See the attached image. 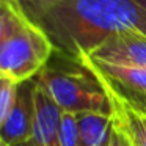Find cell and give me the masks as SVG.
<instances>
[{"label": "cell", "instance_id": "cell-1", "mask_svg": "<svg viewBox=\"0 0 146 146\" xmlns=\"http://www.w3.org/2000/svg\"><path fill=\"white\" fill-rule=\"evenodd\" d=\"M36 24L55 54L76 63L115 36H146V11L135 0H64Z\"/></svg>", "mask_w": 146, "mask_h": 146}, {"label": "cell", "instance_id": "cell-2", "mask_svg": "<svg viewBox=\"0 0 146 146\" xmlns=\"http://www.w3.org/2000/svg\"><path fill=\"white\" fill-rule=\"evenodd\" d=\"M54 54L50 39L38 24L19 8L0 2V76L16 83L32 80Z\"/></svg>", "mask_w": 146, "mask_h": 146}, {"label": "cell", "instance_id": "cell-3", "mask_svg": "<svg viewBox=\"0 0 146 146\" xmlns=\"http://www.w3.org/2000/svg\"><path fill=\"white\" fill-rule=\"evenodd\" d=\"M49 98L68 113L99 111L113 115L110 98L98 77L86 66L63 58L61 63L49 61L35 77Z\"/></svg>", "mask_w": 146, "mask_h": 146}, {"label": "cell", "instance_id": "cell-4", "mask_svg": "<svg viewBox=\"0 0 146 146\" xmlns=\"http://www.w3.org/2000/svg\"><path fill=\"white\" fill-rule=\"evenodd\" d=\"M80 64L98 77L111 101L146 116V68L91 58L82 60Z\"/></svg>", "mask_w": 146, "mask_h": 146}, {"label": "cell", "instance_id": "cell-5", "mask_svg": "<svg viewBox=\"0 0 146 146\" xmlns=\"http://www.w3.org/2000/svg\"><path fill=\"white\" fill-rule=\"evenodd\" d=\"M35 91V79L19 83L14 107L11 108L7 119L3 123H0V143L2 145L16 146L19 143L32 140L36 116Z\"/></svg>", "mask_w": 146, "mask_h": 146}, {"label": "cell", "instance_id": "cell-6", "mask_svg": "<svg viewBox=\"0 0 146 146\" xmlns=\"http://www.w3.org/2000/svg\"><path fill=\"white\" fill-rule=\"evenodd\" d=\"M86 58L146 68V36L135 33L115 36Z\"/></svg>", "mask_w": 146, "mask_h": 146}, {"label": "cell", "instance_id": "cell-7", "mask_svg": "<svg viewBox=\"0 0 146 146\" xmlns=\"http://www.w3.org/2000/svg\"><path fill=\"white\" fill-rule=\"evenodd\" d=\"M35 108L33 143L36 146H60V121L63 111L38 83L35 91Z\"/></svg>", "mask_w": 146, "mask_h": 146}, {"label": "cell", "instance_id": "cell-8", "mask_svg": "<svg viewBox=\"0 0 146 146\" xmlns=\"http://www.w3.org/2000/svg\"><path fill=\"white\" fill-rule=\"evenodd\" d=\"M80 141L82 146H108L113 130V115L99 111H82L77 113Z\"/></svg>", "mask_w": 146, "mask_h": 146}, {"label": "cell", "instance_id": "cell-9", "mask_svg": "<svg viewBox=\"0 0 146 146\" xmlns=\"http://www.w3.org/2000/svg\"><path fill=\"white\" fill-rule=\"evenodd\" d=\"M110 102H111V107H113V115L121 121L132 145L146 146V116L135 113L130 108L124 107V105L111 101V99Z\"/></svg>", "mask_w": 146, "mask_h": 146}, {"label": "cell", "instance_id": "cell-10", "mask_svg": "<svg viewBox=\"0 0 146 146\" xmlns=\"http://www.w3.org/2000/svg\"><path fill=\"white\" fill-rule=\"evenodd\" d=\"M60 146H82L76 113L63 111L60 121Z\"/></svg>", "mask_w": 146, "mask_h": 146}, {"label": "cell", "instance_id": "cell-11", "mask_svg": "<svg viewBox=\"0 0 146 146\" xmlns=\"http://www.w3.org/2000/svg\"><path fill=\"white\" fill-rule=\"evenodd\" d=\"M61 2L64 0H17V5L24 16L36 24L47 11L60 5Z\"/></svg>", "mask_w": 146, "mask_h": 146}, {"label": "cell", "instance_id": "cell-12", "mask_svg": "<svg viewBox=\"0 0 146 146\" xmlns=\"http://www.w3.org/2000/svg\"><path fill=\"white\" fill-rule=\"evenodd\" d=\"M17 90H19V83L13 82L8 77L0 76V123L7 119L11 108L14 107Z\"/></svg>", "mask_w": 146, "mask_h": 146}, {"label": "cell", "instance_id": "cell-13", "mask_svg": "<svg viewBox=\"0 0 146 146\" xmlns=\"http://www.w3.org/2000/svg\"><path fill=\"white\" fill-rule=\"evenodd\" d=\"M113 119H115V123H113V130H111L108 146H133L129 135H127V132H126V129L121 124V121L115 115H113Z\"/></svg>", "mask_w": 146, "mask_h": 146}, {"label": "cell", "instance_id": "cell-14", "mask_svg": "<svg viewBox=\"0 0 146 146\" xmlns=\"http://www.w3.org/2000/svg\"><path fill=\"white\" fill-rule=\"evenodd\" d=\"M2 3H8V5H13V7L19 8V5H17V0H0Z\"/></svg>", "mask_w": 146, "mask_h": 146}, {"label": "cell", "instance_id": "cell-15", "mask_svg": "<svg viewBox=\"0 0 146 146\" xmlns=\"http://www.w3.org/2000/svg\"><path fill=\"white\" fill-rule=\"evenodd\" d=\"M16 146H36L35 143H33V140H29V141H24V143H19V145Z\"/></svg>", "mask_w": 146, "mask_h": 146}, {"label": "cell", "instance_id": "cell-16", "mask_svg": "<svg viewBox=\"0 0 146 146\" xmlns=\"http://www.w3.org/2000/svg\"><path fill=\"white\" fill-rule=\"evenodd\" d=\"M135 2H137V3H138V5H140V7H141V8H143V10H145V11H146V0H135Z\"/></svg>", "mask_w": 146, "mask_h": 146}, {"label": "cell", "instance_id": "cell-17", "mask_svg": "<svg viewBox=\"0 0 146 146\" xmlns=\"http://www.w3.org/2000/svg\"><path fill=\"white\" fill-rule=\"evenodd\" d=\"M0 146H8V145H2V143H0Z\"/></svg>", "mask_w": 146, "mask_h": 146}]
</instances>
